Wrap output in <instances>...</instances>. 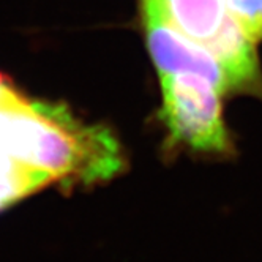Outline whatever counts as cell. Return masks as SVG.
I'll use <instances>...</instances> for the list:
<instances>
[{"mask_svg": "<svg viewBox=\"0 0 262 262\" xmlns=\"http://www.w3.org/2000/svg\"><path fill=\"white\" fill-rule=\"evenodd\" d=\"M60 185L45 103L0 76V212L51 185Z\"/></svg>", "mask_w": 262, "mask_h": 262, "instance_id": "cell-1", "label": "cell"}, {"mask_svg": "<svg viewBox=\"0 0 262 262\" xmlns=\"http://www.w3.org/2000/svg\"><path fill=\"white\" fill-rule=\"evenodd\" d=\"M160 120L167 129V147L194 154L229 157L232 139L223 119V93L193 73L163 74Z\"/></svg>", "mask_w": 262, "mask_h": 262, "instance_id": "cell-2", "label": "cell"}, {"mask_svg": "<svg viewBox=\"0 0 262 262\" xmlns=\"http://www.w3.org/2000/svg\"><path fill=\"white\" fill-rule=\"evenodd\" d=\"M142 19L158 76L193 73L210 81L221 93L229 92L226 76L212 52L167 21L158 0H142Z\"/></svg>", "mask_w": 262, "mask_h": 262, "instance_id": "cell-3", "label": "cell"}, {"mask_svg": "<svg viewBox=\"0 0 262 262\" xmlns=\"http://www.w3.org/2000/svg\"><path fill=\"white\" fill-rule=\"evenodd\" d=\"M256 45L234 17L228 14L218 35L205 46L220 63L229 92H262V73Z\"/></svg>", "mask_w": 262, "mask_h": 262, "instance_id": "cell-4", "label": "cell"}, {"mask_svg": "<svg viewBox=\"0 0 262 262\" xmlns=\"http://www.w3.org/2000/svg\"><path fill=\"white\" fill-rule=\"evenodd\" d=\"M164 17L188 38L207 46L229 14L226 0H158Z\"/></svg>", "mask_w": 262, "mask_h": 262, "instance_id": "cell-5", "label": "cell"}, {"mask_svg": "<svg viewBox=\"0 0 262 262\" xmlns=\"http://www.w3.org/2000/svg\"><path fill=\"white\" fill-rule=\"evenodd\" d=\"M228 11L256 43L262 41V0H226Z\"/></svg>", "mask_w": 262, "mask_h": 262, "instance_id": "cell-6", "label": "cell"}]
</instances>
